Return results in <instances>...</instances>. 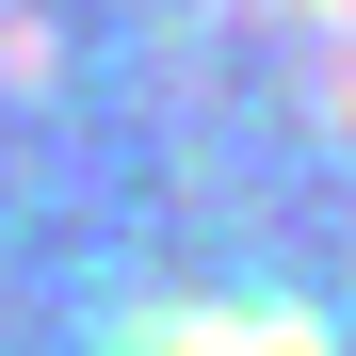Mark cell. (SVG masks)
<instances>
[{"mask_svg":"<svg viewBox=\"0 0 356 356\" xmlns=\"http://www.w3.org/2000/svg\"><path fill=\"white\" fill-rule=\"evenodd\" d=\"M146 356H324V324H291V308H178V324H146Z\"/></svg>","mask_w":356,"mask_h":356,"instance_id":"cell-1","label":"cell"}]
</instances>
